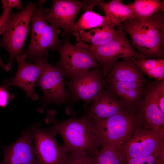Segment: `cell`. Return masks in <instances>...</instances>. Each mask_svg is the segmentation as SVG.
Masks as SVG:
<instances>
[{
    "label": "cell",
    "instance_id": "cell-1",
    "mask_svg": "<svg viewBox=\"0 0 164 164\" xmlns=\"http://www.w3.org/2000/svg\"><path fill=\"white\" fill-rule=\"evenodd\" d=\"M118 26L129 35L132 46L145 59H164V18L159 12L147 19L125 21Z\"/></svg>",
    "mask_w": 164,
    "mask_h": 164
},
{
    "label": "cell",
    "instance_id": "cell-2",
    "mask_svg": "<svg viewBox=\"0 0 164 164\" xmlns=\"http://www.w3.org/2000/svg\"><path fill=\"white\" fill-rule=\"evenodd\" d=\"M55 112L54 110L48 111L45 121L52 124L48 129L61 135L63 141L62 146L67 152L94 156L99 151V147L91 129L88 118L84 114L79 118L73 116L60 121L55 117Z\"/></svg>",
    "mask_w": 164,
    "mask_h": 164
},
{
    "label": "cell",
    "instance_id": "cell-3",
    "mask_svg": "<svg viewBox=\"0 0 164 164\" xmlns=\"http://www.w3.org/2000/svg\"><path fill=\"white\" fill-rule=\"evenodd\" d=\"M89 122L99 147L112 146L118 149L137 129L144 128L137 112L121 113L98 120L89 119Z\"/></svg>",
    "mask_w": 164,
    "mask_h": 164
},
{
    "label": "cell",
    "instance_id": "cell-4",
    "mask_svg": "<svg viewBox=\"0 0 164 164\" xmlns=\"http://www.w3.org/2000/svg\"><path fill=\"white\" fill-rule=\"evenodd\" d=\"M37 5L36 3L29 2L21 11L9 13L0 41V46L5 48L9 54L8 63L3 67L6 72L10 70L15 58L22 54L31 15Z\"/></svg>",
    "mask_w": 164,
    "mask_h": 164
},
{
    "label": "cell",
    "instance_id": "cell-5",
    "mask_svg": "<svg viewBox=\"0 0 164 164\" xmlns=\"http://www.w3.org/2000/svg\"><path fill=\"white\" fill-rule=\"evenodd\" d=\"M164 149V126L136 131L118 149L123 161L152 155L159 157Z\"/></svg>",
    "mask_w": 164,
    "mask_h": 164
},
{
    "label": "cell",
    "instance_id": "cell-6",
    "mask_svg": "<svg viewBox=\"0 0 164 164\" xmlns=\"http://www.w3.org/2000/svg\"><path fill=\"white\" fill-rule=\"evenodd\" d=\"M64 43L54 49L60 58L55 65L62 69L70 80L78 74L101 66L94 59L87 48L72 44L67 36Z\"/></svg>",
    "mask_w": 164,
    "mask_h": 164
},
{
    "label": "cell",
    "instance_id": "cell-7",
    "mask_svg": "<svg viewBox=\"0 0 164 164\" xmlns=\"http://www.w3.org/2000/svg\"><path fill=\"white\" fill-rule=\"evenodd\" d=\"M66 77L60 68L53 66L47 62L46 63L35 84V86L39 87L43 93L42 105L38 109L39 112H42L50 104L59 105L68 103L69 94L64 87Z\"/></svg>",
    "mask_w": 164,
    "mask_h": 164
},
{
    "label": "cell",
    "instance_id": "cell-8",
    "mask_svg": "<svg viewBox=\"0 0 164 164\" xmlns=\"http://www.w3.org/2000/svg\"><path fill=\"white\" fill-rule=\"evenodd\" d=\"M65 84L69 91V102L74 103L81 100L85 103V107L91 104L98 93L108 86L101 68L81 73Z\"/></svg>",
    "mask_w": 164,
    "mask_h": 164
},
{
    "label": "cell",
    "instance_id": "cell-9",
    "mask_svg": "<svg viewBox=\"0 0 164 164\" xmlns=\"http://www.w3.org/2000/svg\"><path fill=\"white\" fill-rule=\"evenodd\" d=\"M76 44L87 48L101 66V68L111 65L121 58L132 57L145 59L135 50L127 38L125 32L122 30L117 37L104 45L91 46L83 42H77Z\"/></svg>",
    "mask_w": 164,
    "mask_h": 164
},
{
    "label": "cell",
    "instance_id": "cell-10",
    "mask_svg": "<svg viewBox=\"0 0 164 164\" xmlns=\"http://www.w3.org/2000/svg\"><path fill=\"white\" fill-rule=\"evenodd\" d=\"M41 123L33 125L34 149L37 164H64L67 152L56 138L57 134L48 128L40 129Z\"/></svg>",
    "mask_w": 164,
    "mask_h": 164
},
{
    "label": "cell",
    "instance_id": "cell-11",
    "mask_svg": "<svg viewBox=\"0 0 164 164\" xmlns=\"http://www.w3.org/2000/svg\"><path fill=\"white\" fill-rule=\"evenodd\" d=\"M87 1L54 0L49 11L44 15L47 22L58 34L62 28L68 35L73 34L72 28L75 20L81 8L84 9Z\"/></svg>",
    "mask_w": 164,
    "mask_h": 164
},
{
    "label": "cell",
    "instance_id": "cell-12",
    "mask_svg": "<svg viewBox=\"0 0 164 164\" xmlns=\"http://www.w3.org/2000/svg\"><path fill=\"white\" fill-rule=\"evenodd\" d=\"M33 125L21 132L19 138L7 146L0 145L4 152L1 164H37L35 152Z\"/></svg>",
    "mask_w": 164,
    "mask_h": 164
},
{
    "label": "cell",
    "instance_id": "cell-13",
    "mask_svg": "<svg viewBox=\"0 0 164 164\" xmlns=\"http://www.w3.org/2000/svg\"><path fill=\"white\" fill-rule=\"evenodd\" d=\"M16 59L18 70L14 77L9 80L8 85L21 88L25 91L27 98L37 100L38 96L35 92L34 87L47 61L35 64L28 63L25 60L26 56L23 54Z\"/></svg>",
    "mask_w": 164,
    "mask_h": 164
},
{
    "label": "cell",
    "instance_id": "cell-14",
    "mask_svg": "<svg viewBox=\"0 0 164 164\" xmlns=\"http://www.w3.org/2000/svg\"><path fill=\"white\" fill-rule=\"evenodd\" d=\"M84 107V114L89 119L94 120L129 112L122 102L107 88L101 90L88 107Z\"/></svg>",
    "mask_w": 164,
    "mask_h": 164
},
{
    "label": "cell",
    "instance_id": "cell-15",
    "mask_svg": "<svg viewBox=\"0 0 164 164\" xmlns=\"http://www.w3.org/2000/svg\"><path fill=\"white\" fill-rule=\"evenodd\" d=\"M101 69L107 83L113 80L145 85L147 81L144 74L134 63L133 57L122 58Z\"/></svg>",
    "mask_w": 164,
    "mask_h": 164
},
{
    "label": "cell",
    "instance_id": "cell-16",
    "mask_svg": "<svg viewBox=\"0 0 164 164\" xmlns=\"http://www.w3.org/2000/svg\"><path fill=\"white\" fill-rule=\"evenodd\" d=\"M107 88L122 102L128 111L137 112L147 87L133 82L112 80L108 82Z\"/></svg>",
    "mask_w": 164,
    "mask_h": 164
},
{
    "label": "cell",
    "instance_id": "cell-17",
    "mask_svg": "<svg viewBox=\"0 0 164 164\" xmlns=\"http://www.w3.org/2000/svg\"><path fill=\"white\" fill-rule=\"evenodd\" d=\"M137 112L144 128L149 129L164 126V114L160 109L156 98L154 82H149Z\"/></svg>",
    "mask_w": 164,
    "mask_h": 164
},
{
    "label": "cell",
    "instance_id": "cell-18",
    "mask_svg": "<svg viewBox=\"0 0 164 164\" xmlns=\"http://www.w3.org/2000/svg\"><path fill=\"white\" fill-rule=\"evenodd\" d=\"M58 34L47 24L39 40L31 49L26 50L22 54L26 59L33 63H37L47 61L48 56L47 50H54L58 45L64 43L57 37Z\"/></svg>",
    "mask_w": 164,
    "mask_h": 164
},
{
    "label": "cell",
    "instance_id": "cell-19",
    "mask_svg": "<svg viewBox=\"0 0 164 164\" xmlns=\"http://www.w3.org/2000/svg\"><path fill=\"white\" fill-rule=\"evenodd\" d=\"M122 30L117 29L109 23L92 29L87 32L73 33L77 42H86L91 46H98L106 44L117 37Z\"/></svg>",
    "mask_w": 164,
    "mask_h": 164
},
{
    "label": "cell",
    "instance_id": "cell-20",
    "mask_svg": "<svg viewBox=\"0 0 164 164\" xmlns=\"http://www.w3.org/2000/svg\"><path fill=\"white\" fill-rule=\"evenodd\" d=\"M108 22L111 26H118L125 21L135 18L133 9L130 5H125L120 0H112L108 3L103 1L100 4Z\"/></svg>",
    "mask_w": 164,
    "mask_h": 164
},
{
    "label": "cell",
    "instance_id": "cell-21",
    "mask_svg": "<svg viewBox=\"0 0 164 164\" xmlns=\"http://www.w3.org/2000/svg\"><path fill=\"white\" fill-rule=\"evenodd\" d=\"M46 1L39 0L37 4L38 7H36L32 13L30 19L31 23L30 42L27 50H30L34 46L48 24L44 18V15L50 10L43 7Z\"/></svg>",
    "mask_w": 164,
    "mask_h": 164
},
{
    "label": "cell",
    "instance_id": "cell-22",
    "mask_svg": "<svg viewBox=\"0 0 164 164\" xmlns=\"http://www.w3.org/2000/svg\"><path fill=\"white\" fill-rule=\"evenodd\" d=\"M109 23L107 17L100 15L92 10L87 11L75 23L72 28L73 33H81L86 30L93 29L102 25Z\"/></svg>",
    "mask_w": 164,
    "mask_h": 164
},
{
    "label": "cell",
    "instance_id": "cell-23",
    "mask_svg": "<svg viewBox=\"0 0 164 164\" xmlns=\"http://www.w3.org/2000/svg\"><path fill=\"white\" fill-rule=\"evenodd\" d=\"M130 5L133 9L135 18L138 19H147L164 10V1L159 0H135Z\"/></svg>",
    "mask_w": 164,
    "mask_h": 164
},
{
    "label": "cell",
    "instance_id": "cell-24",
    "mask_svg": "<svg viewBox=\"0 0 164 164\" xmlns=\"http://www.w3.org/2000/svg\"><path fill=\"white\" fill-rule=\"evenodd\" d=\"M93 157L96 164H123V163L118 149L112 146L102 147Z\"/></svg>",
    "mask_w": 164,
    "mask_h": 164
},
{
    "label": "cell",
    "instance_id": "cell-25",
    "mask_svg": "<svg viewBox=\"0 0 164 164\" xmlns=\"http://www.w3.org/2000/svg\"><path fill=\"white\" fill-rule=\"evenodd\" d=\"M69 153L64 164H96L93 157L87 154Z\"/></svg>",
    "mask_w": 164,
    "mask_h": 164
},
{
    "label": "cell",
    "instance_id": "cell-26",
    "mask_svg": "<svg viewBox=\"0 0 164 164\" xmlns=\"http://www.w3.org/2000/svg\"><path fill=\"white\" fill-rule=\"evenodd\" d=\"M134 63L143 73L144 72L164 65L162 59H139L133 57Z\"/></svg>",
    "mask_w": 164,
    "mask_h": 164
},
{
    "label": "cell",
    "instance_id": "cell-27",
    "mask_svg": "<svg viewBox=\"0 0 164 164\" xmlns=\"http://www.w3.org/2000/svg\"><path fill=\"white\" fill-rule=\"evenodd\" d=\"M123 164H164V149L159 157L152 155L126 159Z\"/></svg>",
    "mask_w": 164,
    "mask_h": 164
},
{
    "label": "cell",
    "instance_id": "cell-28",
    "mask_svg": "<svg viewBox=\"0 0 164 164\" xmlns=\"http://www.w3.org/2000/svg\"><path fill=\"white\" fill-rule=\"evenodd\" d=\"M9 80H5L0 86V107L4 108L7 106L8 102L13 100L15 95L10 92L8 84Z\"/></svg>",
    "mask_w": 164,
    "mask_h": 164
},
{
    "label": "cell",
    "instance_id": "cell-29",
    "mask_svg": "<svg viewBox=\"0 0 164 164\" xmlns=\"http://www.w3.org/2000/svg\"><path fill=\"white\" fill-rule=\"evenodd\" d=\"M154 82L155 92L159 107L164 114V80Z\"/></svg>",
    "mask_w": 164,
    "mask_h": 164
},
{
    "label": "cell",
    "instance_id": "cell-30",
    "mask_svg": "<svg viewBox=\"0 0 164 164\" xmlns=\"http://www.w3.org/2000/svg\"><path fill=\"white\" fill-rule=\"evenodd\" d=\"M143 73L149 78H153L155 80L160 81L164 80V65L145 71Z\"/></svg>",
    "mask_w": 164,
    "mask_h": 164
},
{
    "label": "cell",
    "instance_id": "cell-31",
    "mask_svg": "<svg viewBox=\"0 0 164 164\" xmlns=\"http://www.w3.org/2000/svg\"><path fill=\"white\" fill-rule=\"evenodd\" d=\"M2 7L3 10H11L13 8L20 9L22 7L21 1L19 0H2Z\"/></svg>",
    "mask_w": 164,
    "mask_h": 164
},
{
    "label": "cell",
    "instance_id": "cell-32",
    "mask_svg": "<svg viewBox=\"0 0 164 164\" xmlns=\"http://www.w3.org/2000/svg\"><path fill=\"white\" fill-rule=\"evenodd\" d=\"M11 10H3L2 14L0 15V35H2L7 24ZM0 65L3 67L4 63L0 57Z\"/></svg>",
    "mask_w": 164,
    "mask_h": 164
},
{
    "label": "cell",
    "instance_id": "cell-33",
    "mask_svg": "<svg viewBox=\"0 0 164 164\" xmlns=\"http://www.w3.org/2000/svg\"><path fill=\"white\" fill-rule=\"evenodd\" d=\"M0 164H1V162H0Z\"/></svg>",
    "mask_w": 164,
    "mask_h": 164
}]
</instances>
